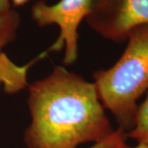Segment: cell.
<instances>
[{"label":"cell","instance_id":"cell-7","mask_svg":"<svg viewBox=\"0 0 148 148\" xmlns=\"http://www.w3.org/2000/svg\"><path fill=\"white\" fill-rule=\"evenodd\" d=\"M126 139V132L118 127L108 138L99 143H95L94 146L90 148H127Z\"/></svg>","mask_w":148,"mask_h":148},{"label":"cell","instance_id":"cell-8","mask_svg":"<svg viewBox=\"0 0 148 148\" xmlns=\"http://www.w3.org/2000/svg\"><path fill=\"white\" fill-rule=\"evenodd\" d=\"M12 9L11 0H0V13H3Z\"/></svg>","mask_w":148,"mask_h":148},{"label":"cell","instance_id":"cell-5","mask_svg":"<svg viewBox=\"0 0 148 148\" xmlns=\"http://www.w3.org/2000/svg\"><path fill=\"white\" fill-rule=\"evenodd\" d=\"M20 23L19 13L12 8L8 12L0 13V54L7 45L15 40Z\"/></svg>","mask_w":148,"mask_h":148},{"label":"cell","instance_id":"cell-10","mask_svg":"<svg viewBox=\"0 0 148 148\" xmlns=\"http://www.w3.org/2000/svg\"><path fill=\"white\" fill-rule=\"evenodd\" d=\"M129 148V147H127ZM131 148H148V145L147 144H142V143H138V145L134 147H131Z\"/></svg>","mask_w":148,"mask_h":148},{"label":"cell","instance_id":"cell-3","mask_svg":"<svg viewBox=\"0 0 148 148\" xmlns=\"http://www.w3.org/2000/svg\"><path fill=\"white\" fill-rule=\"evenodd\" d=\"M85 20L102 37L123 42L134 28L148 25V0H92Z\"/></svg>","mask_w":148,"mask_h":148},{"label":"cell","instance_id":"cell-2","mask_svg":"<svg viewBox=\"0 0 148 148\" xmlns=\"http://www.w3.org/2000/svg\"><path fill=\"white\" fill-rule=\"evenodd\" d=\"M120 58L93 77L101 104L128 132L134 125L138 99L148 89V25L134 28Z\"/></svg>","mask_w":148,"mask_h":148},{"label":"cell","instance_id":"cell-1","mask_svg":"<svg viewBox=\"0 0 148 148\" xmlns=\"http://www.w3.org/2000/svg\"><path fill=\"white\" fill-rule=\"evenodd\" d=\"M27 102L32 117L24 136L27 148H77L114 131L95 83L62 66L29 86Z\"/></svg>","mask_w":148,"mask_h":148},{"label":"cell","instance_id":"cell-4","mask_svg":"<svg viewBox=\"0 0 148 148\" xmlns=\"http://www.w3.org/2000/svg\"><path fill=\"white\" fill-rule=\"evenodd\" d=\"M92 0H60L49 5L40 0L32 8V16L39 27L55 24L59 27L57 40L49 50L59 51L65 47L64 64L74 63L77 58V30L90 13Z\"/></svg>","mask_w":148,"mask_h":148},{"label":"cell","instance_id":"cell-6","mask_svg":"<svg viewBox=\"0 0 148 148\" xmlns=\"http://www.w3.org/2000/svg\"><path fill=\"white\" fill-rule=\"evenodd\" d=\"M126 134L127 138H132L138 143L148 145V95L138 106L133 127Z\"/></svg>","mask_w":148,"mask_h":148},{"label":"cell","instance_id":"cell-9","mask_svg":"<svg viewBox=\"0 0 148 148\" xmlns=\"http://www.w3.org/2000/svg\"><path fill=\"white\" fill-rule=\"evenodd\" d=\"M28 0H11V3H13L15 6H21L25 4Z\"/></svg>","mask_w":148,"mask_h":148}]
</instances>
